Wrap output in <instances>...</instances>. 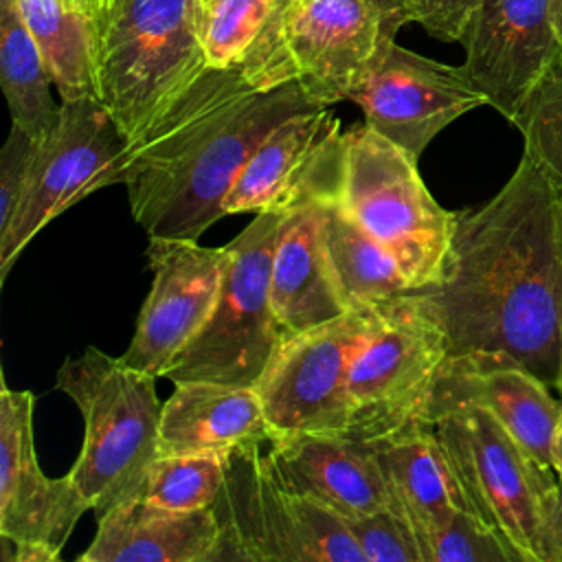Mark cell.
I'll return each mask as SVG.
<instances>
[{"label":"cell","instance_id":"cell-1","mask_svg":"<svg viewBox=\"0 0 562 562\" xmlns=\"http://www.w3.org/2000/svg\"><path fill=\"white\" fill-rule=\"evenodd\" d=\"M450 356L501 353L549 386L562 358V191L527 154L483 206L457 213L443 272L417 292Z\"/></svg>","mask_w":562,"mask_h":562},{"label":"cell","instance_id":"cell-2","mask_svg":"<svg viewBox=\"0 0 562 562\" xmlns=\"http://www.w3.org/2000/svg\"><path fill=\"white\" fill-rule=\"evenodd\" d=\"M299 81L259 86L244 61L206 66L127 145L112 184L149 237L191 239L211 228L257 145L288 116L321 110Z\"/></svg>","mask_w":562,"mask_h":562},{"label":"cell","instance_id":"cell-3","mask_svg":"<svg viewBox=\"0 0 562 562\" xmlns=\"http://www.w3.org/2000/svg\"><path fill=\"white\" fill-rule=\"evenodd\" d=\"M406 22L404 0H290L241 61L259 86L299 81L329 108L349 99Z\"/></svg>","mask_w":562,"mask_h":562},{"label":"cell","instance_id":"cell-4","mask_svg":"<svg viewBox=\"0 0 562 562\" xmlns=\"http://www.w3.org/2000/svg\"><path fill=\"white\" fill-rule=\"evenodd\" d=\"M202 0H103L94 33L97 97L134 143L209 64Z\"/></svg>","mask_w":562,"mask_h":562},{"label":"cell","instance_id":"cell-5","mask_svg":"<svg viewBox=\"0 0 562 562\" xmlns=\"http://www.w3.org/2000/svg\"><path fill=\"white\" fill-rule=\"evenodd\" d=\"M334 191L347 213L397 259L413 292L439 281L457 213L430 195L417 156L367 125L340 132Z\"/></svg>","mask_w":562,"mask_h":562},{"label":"cell","instance_id":"cell-6","mask_svg":"<svg viewBox=\"0 0 562 562\" xmlns=\"http://www.w3.org/2000/svg\"><path fill=\"white\" fill-rule=\"evenodd\" d=\"M156 378L97 347L66 358L55 386L66 393L83 419V443L68 476L103 516L136 487L145 468L158 457L162 402Z\"/></svg>","mask_w":562,"mask_h":562},{"label":"cell","instance_id":"cell-7","mask_svg":"<svg viewBox=\"0 0 562 562\" xmlns=\"http://www.w3.org/2000/svg\"><path fill=\"white\" fill-rule=\"evenodd\" d=\"M213 512L222 562H364L345 520L285 479L272 441L228 452Z\"/></svg>","mask_w":562,"mask_h":562},{"label":"cell","instance_id":"cell-8","mask_svg":"<svg viewBox=\"0 0 562 562\" xmlns=\"http://www.w3.org/2000/svg\"><path fill=\"white\" fill-rule=\"evenodd\" d=\"M448 338L417 292L364 310L349 362V437L375 439L426 417Z\"/></svg>","mask_w":562,"mask_h":562},{"label":"cell","instance_id":"cell-9","mask_svg":"<svg viewBox=\"0 0 562 562\" xmlns=\"http://www.w3.org/2000/svg\"><path fill=\"white\" fill-rule=\"evenodd\" d=\"M426 417L472 512L503 538L518 562H540L544 516L558 474L536 463L476 404H446Z\"/></svg>","mask_w":562,"mask_h":562},{"label":"cell","instance_id":"cell-10","mask_svg":"<svg viewBox=\"0 0 562 562\" xmlns=\"http://www.w3.org/2000/svg\"><path fill=\"white\" fill-rule=\"evenodd\" d=\"M283 209L255 213V220L228 241V263L215 310L202 331L171 362V382L206 380L255 386L277 353L279 331L270 274Z\"/></svg>","mask_w":562,"mask_h":562},{"label":"cell","instance_id":"cell-11","mask_svg":"<svg viewBox=\"0 0 562 562\" xmlns=\"http://www.w3.org/2000/svg\"><path fill=\"white\" fill-rule=\"evenodd\" d=\"M130 140L97 97L61 101L57 125L35 143L22 200L0 233V281L31 239L86 195L110 187Z\"/></svg>","mask_w":562,"mask_h":562},{"label":"cell","instance_id":"cell-12","mask_svg":"<svg viewBox=\"0 0 562 562\" xmlns=\"http://www.w3.org/2000/svg\"><path fill=\"white\" fill-rule=\"evenodd\" d=\"M364 310L283 338L255 391L274 439L349 435V362Z\"/></svg>","mask_w":562,"mask_h":562},{"label":"cell","instance_id":"cell-13","mask_svg":"<svg viewBox=\"0 0 562 562\" xmlns=\"http://www.w3.org/2000/svg\"><path fill=\"white\" fill-rule=\"evenodd\" d=\"M228 255V246L209 248L191 239L149 237L145 257L151 268V290L134 336L119 358L143 373L165 378L211 318Z\"/></svg>","mask_w":562,"mask_h":562},{"label":"cell","instance_id":"cell-14","mask_svg":"<svg viewBox=\"0 0 562 562\" xmlns=\"http://www.w3.org/2000/svg\"><path fill=\"white\" fill-rule=\"evenodd\" d=\"M459 42L468 81L509 123L562 64V40L549 0H479Z\"/></svg>","mask_w":562,"mask_h":562},{"label":"cell","instance_id":"cell-15","mask_svg":"<svg viewBox=\"0 0 562 562\" xmlns=\"http://www.w3.org/2000/svg\"><path fill=\"white\" fill-rule=\"evenodd\" d=\"M338 134L327 143L281 215L272 255L270 296L283 338L351 312L340 296L325 241Z\"/></svg>","mask_w":562,"mask_h":562},{"label":"cell","instance_id":"cell-16","mask_svg":"<svg viewBox=\"0 0 562 562\" xmlns=\"http://www.w3.org/2000/svg\"><path fill=\"white\" fill-rule=\"evenodd\" d=\"M349 101L360 105L367 127L417 158L452 121L487 105L461 66L417 55L397 42L353 88Z\"/></svg>","mask_w":562,"mask_h":562},{"label":"cell","instance_id":"cell-17","mask_svg":"<svg viewBox=\"0 0 562 562\" xmlns=\"http://www.w3.org/2000/svg\"><path fill=\"white\" fill-rule=\"evenodd\" d=\"M31 391L0 380V536L13 544H40L57 560L83 512L92 509L68 472L50 479L35 454Z\"/></svg>","mask_w":562,"mask_h":562},{"label":"cell","instance_id":"cell-18","mask_svg":"<svg viewBox=\"0 0 562 562\" xmlns=\"http://www.w3.org/2000/svg\"><path fill=\"white\" fill-rule=\"evenodd\" d=\"M549 389L536 373L507 356L459 353L443 362L428 411L457 402L476 404L490 411L536 463L555 472L551 441L562 402Z\"/></svg>","mask_w":562,"mask_h":562},{"label":"cell","instance_id":"cell-19","mask_svg":"<svg viewBox=\"0 0 562 562\" xmlns=\"http://www.w3.org/2000/svg\"><path fill=\"white\" fill-rule=\"evenodd\" d=\"M81 562H222V527L209 509H167L123 498L97 518Z\"/></svg>","mask_w":562,"mask_h":562},{"label":"cell","instance_id":"cell-20","mask_svg":"<svg viewBox=\"0 0 562 562\" xmlns=\"http://www.w3.org/2000/svg\"><path fill=\"white\" fill-rule=\"evenodd\" d=\"M285 479L342 520L391 507V494L369 441L349 435H303L272 441Z\"/></svg>","mask_w":562,"mask_h":562},{"label":"cell","instance_id":"cell-21","mask_svg":"<svg viewBox=\"0 0 562 562\" xmlns=\"http://www.w3.org/2000/svg\"><path fill=\"white\" fill-rule=\"evenodd\" d=\"M369 446L384 474L391 507L411 522L417 542L450 514L472 512L428 417L369 439Z\"/></svg>","mask_w":562,"mask_h":562},{"label":"cell","instance_id":"cell-22","mask_svg":"<svg viewBox=\"0 0 562 562\" xmlns=\"http://www.w3.org/2000/svg\"><path fill=\"white\" fill-rule=\"evenodd\" d=\"M173 393L162 402L158 454L235 450L272 441L255 386H233L206 380L173 382Z\"/></svg>","mask_w":562,"mask_h":562},{"label":"cell","instance_id":"cell-23","mask_svg":"<svg viewBox=\"0 0 562 562\" xmlns=\"http://www.w3.org/2000/svg\"><path fill=\"white\" fill-rule=\"evenodd\" d=\"M338 132L340 121L329 108L299 112L281 121L241 167L222 200V213L285 209Z\"/></svg>","mask_w":562,"mask_h":562},{"label":"cell","instance_id":"cell-24","mask_svg":"<svg viewBox=\"0 0 562 562\" xmlns=\"http://www.w3.org/2000/svg\"><path fill=\"white\" fill-rule=\"evenodd\" d=\"M325 241L340 296L349 310H369L413 292L397 259L338 202L334 182L327 200Z\"/></svg>","mask_w":562,"mask_h":562},{"label":"cell","instance_id":"cell-25","mask_svg":"<svg viewBox=\"0 0 562 562\" xmlns=\"http://www.w3.org/2000/svg\"><path fill=\"white\" fill-rule=\"evenodd\" d=\"M66 99L97 97V15L79 0H13ZM99 99V97H97Z\"/></svg>","mask_w":562,"mask_h":562},{"label":"cell","instance_id":"cell-26","mask_svg":"<svg viewBox=\"0 0 562 562\" xmlns=\"http://www.w3.org/2000/svg\"><path fill=\"white\" fill-rule=\"evenodd\" d=\"M0 83L15 125L35 138L57 125L50 68L13 0H0Z\"/></svg>","mask_w":562,"mask_h":562},{"label":"cell","instance_id":"cell-27","mask_svg":"<svg viewBox=\"0 0 562 562\" xmlns=\"http://www.w3.org/2000/svg\"><path fill=\"white\" fill-rule=\"evenodd\" d=\"M228 452H160L145 468L127 498H143L147 503L182 512L209 509L222 492Z\"/></svg>","mask_w":562,"mask_h":562},{"label":"cell","instance_id":"cell-28","mask_svg":"<svg viewBox=\"0 0 562 562\" xmlns=\"http://www.w3.org/2000/svg\"><path fill=\"white\" fill-rule=\"evenodd\" d=\"M277 11V0H202L200 40L206 64H239Z\"/></svg>","mask_w":562,"mask_h":562},{"label":"cell","instance_id":"cell-29","mask_svg":"<svg viewBox=\"0 0 562 562\" xmlns=\"http://www.w3.org/2000/svg\"><path fill=\"white\" fill-rule=\"evenodd\" d=\"M522 134L525 151L562 191V64L531 92L512 121Z\"/></svg>","mask_w":562,"mask_h":562},{"label":"cell","instance_id":"cell-30","mask_svg":"<svg viewBox=\"0 0 562 562\" xmlns=\"http://www.w3.org/2000/svg\"><path fill=\"white\" fill-rule=\"evenodd\" d=\"M424 562H518L503 538L474 512L459 509L419 540Z\"/></svg>","mask_w":562,"mask_h":562},{"label":"cell","instance_id":"cell-31","mask_svg":"<svg viewBox=\"0 0 562 562\" xmlns=\"http://www.w3.org/2000/svg\"><path fill=\"white\" fill-rule=\"evenodd\" d=\"M345 525L356 538L364 562H424L411 522L395 507L347 518Z\"/></svg>","mask_w":562,"mask_h":562},{"label":"cell","instance_id":"cell-32","mask_svg":"<svg viewBox=\"0 0 562 562\" xmlns=\"http://www.w3.org/2000/svg\"><path fill=\"white\" fill-rule=\"evenodd\" d=\"M35 143V136L11 123L9 136L0 149V233L7 231L22 200Z\"/></svg>","mask_w":562,"mask_h":562},{"label":"cell","instance_id":"cell-33","mask_svg":"<svg viewBox=\"0 0 562 562\" xmlns=\"http://www.w3.org/2000/svg\"><path fill=\"white\" fill-rule=\"evenodd\" d=\"M411 22L443 42H459L479 0H404Z\"/></svg>","mask_w":562,"mask_h":562},{"label":"cell","instance_id":"cell-34","mask_svg":"<svg viewBox=\"0 0 562 562\" xmlns=\"http://www.w3.org/2000/svg\"><path fill=\"white\" fill-rule=\"evenodd\" d=\"M540 562H562V476H558L547 507Z\"/></svg>","mask_w":562,"mask_h":562},{"label":"cell","instance_id":"cell-35","mask_svg":"<svg viewBox=\"0 0 562 562\" xmlns=\"http://www.w3.org/2000/svg\"><path fill=\"white\" fill-rule=\"evenodd\" d=\"M551 463H553L555 474L562 476V406H560V415H558L553 441H551Z\"/></svg>","mask_w":562,"mask_h":562},{"label":"cell","instance_id":"cell-36","mask_svg":"<svg viewBox=\"0 0 562 562\" xmlns=\"http://www.w3.org/2000/svg\"><path fill=\"white\" fill-rule=\"evenodd\" d=\"M551 2V13H553V22L558 29V35L562 40V0H549Z\"/></svg>","mask_w":562,"mask_h":562},{"label":"cell","instance_id":"cell-37","mask_svg":"<svg viewBox=\"0 0 562 562\" xmlns=\"http://www.w3.org/2000/svg\"><path fill=\"white\" fill-rule=\"evenodd\" d=\"M88 11H92L94 15H99V11H101V7H103V0H79Z\"/></svg>","mask_w":562,"mask_h":562},{"label":"cell","instance_id":"cell-38","mask_svg":"<svg viewBox=\"0 0 562 562\" xmlns=\"http://www.w3.org/2000/svg\"><path fill=\"white\" fill-rule=\"evenodd\" d=\"M555 389H558V393H560V397H562V358H560V375H558V384H555Z\"/></svg>","mask_w":562,"mask_h":562},{"label":"cell","instance_id":"cell-39","mask_svg":"<svg viewBox=\"0 0 562 562\" xmlns=\"http://www.w3.org/2000/svg\"><path fill=\"white\" fill-rule=\"evenodd\" d=\"M288 2H290V0H277V11H274V15H277V13L288 4ZM274 15H272V18H274Z\"/></svg>","mask_w":562,"mask_h":562}]
</instances>
